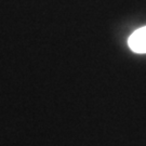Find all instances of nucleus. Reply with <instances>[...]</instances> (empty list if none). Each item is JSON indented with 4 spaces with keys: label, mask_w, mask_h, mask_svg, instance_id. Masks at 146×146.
Masks as SVG:
<instances>
[{
    "label": "nucleus",
    "mask_w": 146,
    "mask_h": 146,
    "mask_svg": "<svg viewBox=\"0 0 146 146\" xmlns=\"http://www.w3.org/2000/svg\"><path fill=\"white\" fill-rule=\"evenodd\" d=\"M129 47L135 53H146V26L136 29L129 37Z\"/></svg>",
    "instance_id": "f257e3e1"
}]
</instances>
